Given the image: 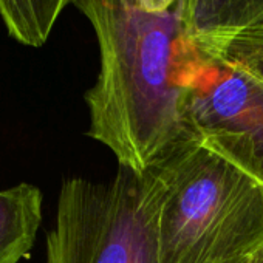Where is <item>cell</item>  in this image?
<instances>
[{"label":"cell","mask_w":263,"mask_h":263,"mask_svg":"<svg viewBox=\"0 0 263 263\" xmlns=\"http://www.w3.org/2000/svg\"><path fill=\"white\" fill-rule=\"evenodd\" d=\"M99 47V74L85 93L87 135L119 167L144 174L197 141L186 119L183 73L195 42L177 5L149 10L138 0H74Z\"/></svg>","instance_id":"obj_1"},{"label":"cell","mask_w":263,"mask_h":263,"mask_svg":"<svg viewBox=\"0 0 263 263\" xmlns=\"http://www.w3.org/2000/svg\"><path fill=\"white\" fill-rule=\"evenodd\" d=\"M160 263H246L263 252V186L198 141L157 167Z\"/></svg>","instance_id":"obj_2"},{"label":"cell","mask_w":263,"mask_h":263,"mask_svg":"<svg viewBox=\"0 0 263 263\" xmlns=\"http://www.w3.org/2000/svg\"><path fill=\"white\" fill-rule=\"evenodd\" d=\"M166 186L157 169L119 167L107 181H62L45 263H160L158 221Z\"/></svg>","instance_id":"obj_3"},{"label":"cell","mask_w":263,"mask_h":263,"mask_svg":"<svg viewBox=\"0 0 263 263\" xmlns=\"http://www.w3.org/2000/svg\"><path fill=\"white\" fill-rule=\"evenodd\" d=\"M183 88L195 140L263 186V84L195 44Z\"/></svg>","instance_id":"obj_4"},{"label":"cell","mask_w":263,"mask_h":263,"mask_svg":"<svg viewBox=\"0 0 263 263\" xmlns=\"http://www.w3.org/2000/svg\"><path fill=\"white\" fill-rule=\"evenodd\" d=\"M177 8L187 36L212 56L240 33L263 27V0H177Z\"/></svg>","instance_id":"obj_5"},{"label":"cell","mask_w":263,"mask_h":263,"mask_svg":"<svg viewBox=\"0 0 263 263\" xmlns=\"http://www.w3.org/2000/svg\"><path fill=\"white\" fill-rule=\"evenodd\" d=\"M42 191L21 183L0 191V263L31 257L42 223Z\"/></svg>","instance_id":"obj_6"},{"label":"cell","mask_w":263,"mask_h":263,"mask_svg":"<svg viewBox=\"0 0 263 263\" xmlns=\"http://www.w3.org/2000/svg\"><path fill=\"white\" fill-rule=\"evenodd\" d=\"M74 0H0V17L19 44L39 48L48 41L61 13Z\"/></svg>","instance_id":"obj_7"},{"label":"cell","mask_w":263,"mask_h":263,"mask_svg":"<svg viewBox=\"0 0 263 263\" xmlns=\"http://www.w3.org/2000/svg\"><path fill=\"white\" fill-rule=\"evenodd\" d=\"M218 56L234 62L263 84V27L232 37Z\"/></svg>","instance_id":"obj_8"},{"label":"cell","mask_w":263,"mask_h":263,"mask_svg":"<svg viewBox=\"0 0 263 263\" xmlns=\"http://www.w3.org/2000/svg\"><path fill=\"white\" fill-rule=\"evenodd\" d=\"M138 2L149 10H169L177 5V0H138Z\"/></svg>","instance_id":"obj_9"},{"label":"cell","mask_w":263,"mask_h":263,"mask_svg":"<svg viewBox=\"0 0 263 263\" xmlns=\"http://www.w3.org/2000/svg\"><path fill=\"white\" fill-rule=\"evenodd\" d=\"M251 263H263V252H260L258 255H255Z\"/></svg>","instance_id":"obj_10"},{"label":"cell","mask_w":263,"mask_h":263,"mask_svg":"<svg viewBox=\"0 0 263 263\" xmlns=\"http://www.w3.org/2000/svg\"><path fill=\"white\" fill-rule=\"evenodd\" d=\"M251 261H252V260H249V261H246V263H251Z\"/></svg>","instance_id":"obj_11"}]
</instances>
